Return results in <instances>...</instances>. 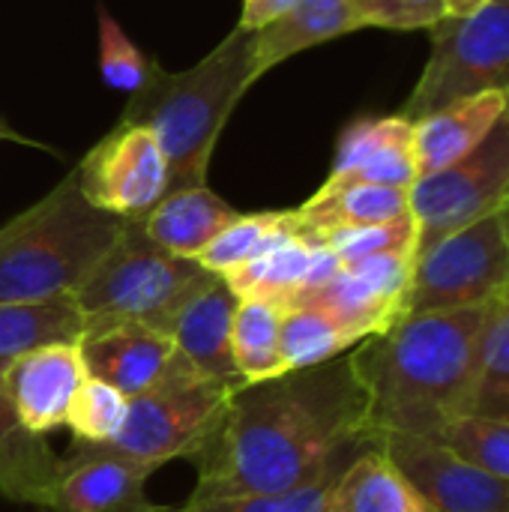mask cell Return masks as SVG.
<instances>
[{
	"mask_svg": "<svg viewBox=\"0 0 509 512\" xmlns=\"http://www.w3.org/2000/svg\"><path fill=\"white\" fill-rule=\"evenodd\" d=\"M489 303L405 315L354 345L351 366L366 396V429L435 438L471 408Z\"/></svg>",
	"mask_w": 509,
	"mask_h": 512,
	"instance_id": "2",
	"label": "cell"
},
{
	"mask_svg": "<svg viewBox=\"0 0 509 512\" xmlns=\"http://www.w3.org/2000/svg\"><path fill=\"white\" fill-rule=\"evenodd\" d=\"M297 0H243V12H240V24L243 30H261L264 24H270L273 18H279L285 9H291Z\"/></svg>",
	"mask_w": 509,
	"mask_h": 512,
	"instance_id": "36",
	"label": "cell"
},
{
	"mask_svg": "<svg viewBox=\"0 0 509 512\" xmlns=\"http://www.w3.org/2000/svg\"><path fill=\"white\" fill-rule=\"evenodd\" d=\"M509 93H480L414 120L417 177L438 174L471 153L501 120Z\"/></svg>",
	"mask_w": 509,
	"mask_h": 512,
	"instance_id": "18",
	"label": "cell"
},
{
	"mask_svg": "<svg viewBox=\"0 0 509 512\" xmlns=\"http://www.w3.org/2000/svg\"><path fill=\"white\" fill-rule=\"evenodd\" d=\"M468 414L509 417V291L489 303Z\"/></svg>",
	"mask_w": 509,
	"mask_h": 512,
	"instance_id": "30",
	"label": "cell"
},
{
	"mask_svg": "<svg viewBox=\"0 0 509 512\" xmlns=\"http://www.w3.org/2000/svg\"><path fill=\"white\" fill-rule=\"evenodd\" d=\"M294 222H297L294 210H267L249 216L237 213L195 261L216 276H228L237 267L258 258L264 249H270L282 234L294 228Z\"/></svg>",
	"mask_w": 509,
	"mask_h": 512,
	"instance_id": "29",
	"label": "cell"
},
{
	"mask_svg": "<svg viewBox=\"0 0 509 512\" xmlns=\"http://www.w3.org/2000/svg\"><path fill=\"white\" fill-rule=\"evenodd\" d=\"M411 270L414 252L369 255L354 264H342L330 282L303 294L291 306H318L363 342L405 318Z\"/></svg>",
	"mask_w": 509,
	"mask_h": 512,
	"instance_id": "12",
	"label": "cell"
},
{
	"mask_svg": "<svg viewBox=\"0 0 509 512\" xmlns=\"http://www.w3.org/2000/svg\"><path fill=\"white\" fill-rule=\"evenodd\" d=\"M234 216L237 210H231L204 183V186L168 192L141 219V225L162 249L180 258H198Z\"/></svg>",
	"mask_w": 509,
	"mask_h": 512,
	"instance_id": "22",
	"label": "cell"
},
{
	"mask_svg": "<svg viewBox=\"0 0 509 512\" xmlns=\"http://www.w3.org/2000/svg\"><path fill=\"white\" fill-rule=\"evenodd\" d=\"M279 321L282 306L270 300H237L231 324V351L243 384H258L285 375L279 354Z\"/></svg>",
	"mask_w": 509,
	"mask_h": 512,
	"instance_id": "26",
	"label": "cell"
},
{
	"mask_svg": "<svg viewBox=\"0 0 509 512\" xmlns=\"http://www.w3.org/2000/svg\"><path fill=\"white\" fill-rule=\"evenodd\" d=\"M0 138H9V141H24V138H21L18 132H12V129H9L3 120H0Z\"/></svg>",
	"mask_w": 509,
	"mask_h": 512,
	"instance_id": "38",
	"label": "cell"
},
{
	"mask_svg": "<svg viewBox=\"0 0 509 512\" xmlns=\"http://www.w3.org/2000/svg\"><path fill=\"white\" fill-rule=\"evenodd\" d=\"M447 3V15H468L480 6H486L489 0H444Z\"/></svg>",
	"mask_w": 509,
	"mask_h": 512,
	"instance_id": "37",
	"label": "cell"
},
{
	"mask_svg": "<svg viewBox=\"0 0 509 512\" xmlns=\"http://www.w3.org/2000/svg\"><path fill=\"white\" fill-rule=\"evenodd\" d=\"M372 444L426 512H509V483L474 468L438 438L384 432Z\"/></svg>",
	"mask_w": 509,
	"mask_h": 512,
	"instance_id": "11",
	"label": "cell"
},
{
	"mask_svg": "<svg viewBox=\"0 0 509 512\" xmlns=\"http://www.w3.org/2000/svg\"><path fill=\"white\" fill-rule=\"evenodd\" d=\"M501 222H504V234H507V243H509V201L501 207Z\"/></svg>",
	"mask_w": 509,
	"mask_h": 512,
	"instance_id": "40",
	"label": "cell"
},
{
	"mask_svg": "<svg viewBox=\"0 0 509 512\" xmlns=\"http://www.w3.org/2000/svg\"><path fill=\"white\" fill-rule=\"evenodd\" d=\"M84 315L75 297L0 303V360H15L42 345H78Z\"/></svg>",
	"mask_w": 509,
	"mask_h": 512,
	"instance_id": "24",
	"label": "cell"
},
{
	"mask_svg": "<svg viewBox=\"0 0 509 512\" xmlns=\"http://www.w3.org/2000/svg\"><path fill=\"white\" fill-rule=\"evenodd\" d=\"M84 198L114 216L144 219L168 195V159L147 126L117 123L75 168Z\"/></svg>",
	"mask_w": 509,
	"mask_h": 512,
	"instance_id": "10",
	"label": "cell"
},
{
	"mask_svg": "<svg viewBox=\"0 0 509 512\" xmlns=\"http://www.w3.org/2000/svg\"><path fill=\"white\" fill-rule=\"evenodd\" d=\"M126 411H129V396L96 378H87L69 405L66 429L72 432L75 444H105L120 432Z\"/></svg>",
	"mask_w": 509,
	"mask_h": 512,
	"instance_id": "34",
	"label": "cell"
},
{
	"mask_svg": "<svg viewBox=\"0 0 509 512\" xmlns=\"http://www.w3.org/2000/svg\"><path fill=\"white\" fill-rule=\"evenodd\" d=\"M504 291H509V243L501 213H492L414 255L405 315L486 306Z\"/></svg>",
	"mask_w": 509,
	"mask_h": 512,
	"instance_id": "8",
	"label": "cell"
},
{
	"mask_svg": "<svg viewBox=\"0 0 509 512\" xmlns=\"http://www.w3.org/2000/svg\"><path fill=\"white\" fill-rule=\"evenodd\" d=\"M360 339L318 306H288L279 321V354L288 372L348 354Z\"/></svg>",
	"mask_w": 509,
	"mask_h": 512,
	"instance_id": "27",
	"label": "cell"
},
{
	"mask_svg": "<svg viewBox=\"0 0 509 512\" xmlns=\"http://www.w3.org/2000/svg\"><path fill=\"white\" fill-rule=\"evenodd\" d=\"M360 27L387 30H432L444 15V0H348Z\"/></svg>",
	"mask_w": 509,
	"mask_h": 512,
	"instance_id": "35",
	"label": "cell"
},
{
	"mask_svg": "<svg viewBox=\"0 0 509 512\" xmlns=\"http://www.w3.org/2000/svg\"><path fill=\"white\" fill-rule=\"evenodd\" d=\"M509 201V102L489 135L456 165L417 177L411 186V216L417 222V252L447 234L501 213Z\"/></svg>",
	"mask_w": 509,
	"mask_h": 512,
	"instance_id": "9",
	"label": "cell"
},
{
	"mask_svg": "<svg viewBox=\"0 0 509 512\" xmlns=\"http://www.w3.org/2000/svg\"><path fill=\"white\" fill-rule=\"evenodd\" d=\"M327 512H426L399 471L372 444L339 477Z\"/></svg>",
	"mask_w": 509,
	"mask_h": 512,
	"instance_id": "25",
	"label": "cell"
},
{
	"mask_svg": "<svg viewBox=\"0 0 509 512\" xmlns=\"http://www.w3.org/2000/svg\"><path fill=\"white\" fill-rule=\"evenodd\" d=\"M213 276L195 258L162 249L141 219H126L114 246L75 291L84 333L111 324H144L171 336L183 306Z\"/></svg>",
	"mask_w": 509,
	"mask_h": 512,
	"instance_id": "5",
	"label": "cell"
},
{
	"mask_svg": "<svg viewBox=\"0 0 509 512\" xmlns=\"http://www.w3.org/2000/svg\"><path fill=\"white\" fill-rule=\"evenodd\" d=\"M84 381L87 369L78 345L33 348L9 360L3 372V387L18 408L21 423L36 435L66 426L69 405Z\"/></svg>",
	"mask_w": 509,
	"mask_h": 512,
	"instance_id": "14",
	"label": "cell"
},
{
	"mask_svg": "<svg viewBox=\"0 0 509 512\" xmlns=\"http://www.w3.org/2000/svg\"><path fill=\"white\" fill-rule=\"evenodd\" d=\"M9 360H0V492L15 504H30L42 512L51 504L60 456L51 453L45 435L30 432L15 402L3 387Z\"/></svg>",
	"mask_w": 509,
	"mask_h": 512,
	"instance_id": "19",
	"label": "cell"
},
{
	"mask_svg": "<svg viewBox=\"0 0 509 512\" xmlns=\"http://www.w3.org/2000/svg\"><path fill=\"white\" fill-rule=\"evenodd\" d=\"M237 294L222 276H213L177 315L171 339L177 354L204 378L228 387L231 393L246 387L234 351H231V324L237 309Z\"/></svg>",
	"mask_w": 509,
	"mask_h": 512,
	"instance_id": "16",
	"label": "cell"
},
{
	"mask_svg": "<svg viewBox=\"0 0 509 512\" xmlns=\"http://www.w3.org/2000/svg\"><path fill=\"white\" fill-rule=\"evenodd\" d=\"M96 18H99V69L105 84L114 90L138 93L159 72V63L129 39V33L117 24V18L108 12L105 3H96Z\"/></svg>",
	"mask_w": 509,
	"mask_h": 512,
	"instance_id": "32",
	"label": "cell"
},
{
	"mask_svg": "<svg viewBox=\"0 0 509 512\" xmlns=\"http://www.w3.org/2000/svg\"><path fill=\"white\" fill-rule=\"evenodd\" d=\"M294 216H297V210H294ZM315 249H318V243H309L300 234V222H294V228L288 234H282L270 249H264L258 258H252L249 264L237 267L234 273H228L222 279L240 300H246V297L270 300V303L288 309L309 288Z\"/></svg>",
	"mask_w": 509,
	"mask_h": 512,
	"instance_id": "23",
	"label": "cell"
},
{
	"mask_svg": "<svg viewBox=\"0 0 509 512\" xmlns=\"http://www.w3.org/2000/svg\"><path fill=\"white\" fill-rule=\"evenodd\" d=\"M156 474L153 465L93 450L72 441V450L60 456L51 504L42 512H138L150 501L144 486Z\"/></svg>",
	"mask_w": 509,
	"mask_h": 512,
	"instance_id": "13",
	"label": "cell"
},
{
	"mask_svg": "<svg viewBox=\"0 0 509 512\" xmlns=\"http://www.w3.org/2000/svg\"><path fill=\"white\" fill-rule=\"evenodd\" d=\"M360 30V21L348 0H297L279 18L255 30V63L258 75L270 72L282 60Z\"/></svg>",
	"mask_w": 509,
	"mask_h": 512,
	"instance_id": "21",
	"label": "cell"
},
{
	"mask_svg": "<svg viewBox=\"0 0 509 512\" xmlns=\"http://www.w3.org/2000/svg\"><path fill=\"white\" fill-rule=\"evenodd\" d=\"M309 243H324L342 264H354L369 255L384 252H417V222L414 216H402L393 222L378 225H348V228H330L315 237H306Z\"/></svg>",
	"mask_w": 509,
	"mask_h": 512,
	"instance_id": "33",
	"label": "cell"
},
{
	"mask_svg": "<svg viewBox=\"0 0 509 512\" xmlns=\"http://www.w3.org/2000/svg\"><path fill=\"white\" fill-rule=\"evenodd\" d=\"M228 396V387L198 375L177 354L156 387L129 399L120 432L105 444L84 447L120 453L153 468H162L171 459H192L213 432Z\"/></svg>",
	"mask_w": 509,
	"mask_h": 512,
	"instance_id": "7",
	"label": "cell"
},
{
	"mask_svg": "<svg viewBox=\"0 0 509 512\" xmlns=\"http://www.w3.org/2000/svg\"><path fill=\"white\" fill-rule=\"evenodd\" d=\"M372 444L351 354L234 390L198 453L189 501L279 495L351 444Z\"/></svg>",
	"mask_w": 509,
	"mask_h": 512,
	"instance_id": "1",
	"label": "cell"
},
{
	"mask_svg": "<svg viewBox=\"0 0 509 512\" xmlns=\"http://www.w3.org/2000/svg\"><path fill=\"white\" fill-rule=\"evenodd\" d=\"M435 438L474 468L509 483V417L465 414L447 423Z\"/></svg>",
	"mask_w": 509,
	"mask_h": 512,
	"instance_id": "31",
	"label": "cell"
},
{
	"mask_svg": "<svg viewBox=\"0 0 509 512\" xmlns=\"http://www.w3.org/2000/svg\"><path fill=\"white\" fill-rule=\"evenodd\" d=\"M255 33L234 27L201 63L186 72L159 69L120 114V123L147 126L168 159V192L204 186L213 147L258 81Z\"/></svg>",
	"mask_w": 509,
	"mask_h": 512,
	"instance_id": "3",
	"label": "cell"
},
{
	"mask_svg": "<svg viewBox=\"0 0 509 512\" xmlns=\"http://www.w3.org/2000/svg\"><path fill=\"white\" fill-rule=\"evenodd\" d=\"M138 512H186V507H177V510H171V507H159V504H147L144 510Z\"/></svg>",
	"mask_w": 509,
	"mask_h": 512,
	"instance_id": "39",
	"label": "cell"
},
{
	"mask_svg": "<svg viewBox=\"0 0 509 512\" xmlns=\"http://www.w3.org/2000/svg\"><path fill=\"white\" fill-rule=\"evenodd\" d=\"M330 180H360L411 189L417 180L414 159V120L405 114L357 120L336 147Z\"/></svg>",
	"mask_w": 509,
	"mask_h": 512,
	"instance_id": "17",
	"label": "cell"
},
{
	"mask_svg": "<svg viewBox=\"0 0 509 512\" xmlns=\"http://www.w3.org/2000/svg\"><path fill=\"white\" fill-rule=\"evenodd\" d=\"M372 444H351L333 462H327L315 477L306 483L279 492V495H246V498H207V501H186V512H327L333 486L339 483L342 471Z\"/></svg>",
	"mask_w": 509,
	"mask_h": 512,
	"instance_id": "28",
	"label": "cell"
},
{
	"mask_svg": "<svg viewBox=\"0 0 509 512\" xmlns=\"http://www.w3.org/2000/svg\"><path fill=\"white\" fill-rule=\"evenodd\" d=\"M126 219L93 207L78 174L0 228V303L75 297Z\"/></svg>",
	"mask_w": 509,
	"mask_h": 512,
	"instance_id": "4",
	"label": "cell"
},
{
	"mask_svg": "<svg viewBox=\"0 0 509 512\" xmlns=\"http://www.w3.org/2000/svg\"><path fill=\"white\" fill-rule=\"evenodd\" d=\"M87 378H96L123 396H141L156 387L174 357V339L144 324H111L81 336L78 342Z\"/></svg>",
	"mask_w": 509,
	"mask_h": 512,
	"instance_id": "15",
	"label": "cell"
},
{
	"mask_svg": "<svg viewBox=\"0 0 509 512\" xmlns=\"http://www.w3.org/2000/svg\"><path fill=\"white\" fill-rule=\"evenodd\" d=\"M411 213V189L360 183V180H327L300 210V234L315 237L330 228L378 225Z\"/></svg>",
	"mask_w": 509,
	"mask_h": 512,
	"instance_id": "20",
	"label": "cell"
},
{
	"mask_svg": "<svg viewBox=\"0 0 509 512\" xmlns=\"http://www.w3.org/2000/svg\"><path fill=\"white\" fill-rule=\"evenodd\" d=\"M480 93H509V0L444 15L432 27V54L402 114L420 120Z\"/></svg>",
	"mask_w": 509,
	"mask_h": 512,
	"instance_id": "6",
	"label": "cell"
}]
</instances>
